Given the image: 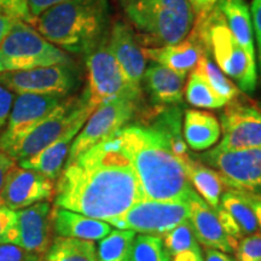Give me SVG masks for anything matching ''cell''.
Instances as JSON below:
<instances>
[{
  "instance_id": "cell-27",
  "label": "cell",
  "mask_w": 261,
  "mask_h": 261,
  "mask_svg": "<svg viewBox=\"0 0 261 261\" xmlns=\"http://www.w3.org/2000/svg\"><path fill=\"white\" fill-rule=\"evenodd\" d=\"M137 232L132 230H112L102 238L97 248L98 261H129Z\"/></svg>"
},
{
  "instance_id": "cell-3",
  "label": "cell",
  "mask_w": 261,
  "mask_h": 261,
  "mask_svg": "<svg viewBox=\"0 0 261 261\" xmlns=\"http://www.w3.org/2000/svg\"><path fill=\"white\" fill-rule=\"evenodd\" d=\"M109 0H67L33 21L32 25L61 50L87 55L109 33Z\"/></svg>"
},
{
  "instance_id": "cell-43",
  "label": "cell",
  "mask_w": 261,
  "mask_h": 261,
  "mask_svg": "<svg viewBox=\"0 0 261 261\" xmlns=\"http://www.w3.org/2000/svg\"><path fill=\"white\" fill-rule=\"evenodd\" d=\"M217 2L218 0H189L192 11H194V14L196 12L198 17L210 12L214 8V5L217 4Z\"/></svg>"
},
{
  "instance_id": "cell-30",
  "label": "cell",
  "mask_w": 261,
  "mask_h": 261,
  "mask_svg": "<svg viewBox=\"0 0 261 261\" xmlns=\"http://www.w3.org/2000/svg\"><path fill=\"white\" fill-rule=\"evenodd\" d=\"M195 69L203 75L205 80L210 83L212 89L220 97H223L227 103L242 94L240 89L220 70V68L211 60L210 55H207L205 52H203Z\"/></svg>"
},
{
  "instance_id": "cell-12",
  "label": "cell",
  "mask_w": 261,
  "mask_h": 261,
  "mask_svg": "<svg viewBox=\"0 0 261 261\" xmlns=\"http://www.w3.org/2000/svg\"><path fill=\"white\" fill-rule=\"evenodd\" d=\"M220 151L261 146V102L243 94L225 106L220 115Z\"/></svg>"
},
{
  "instance_id": "cell-24",
  "label": "cell",
  "mask_w": 261,
  "mask_h": 261,
  "mask_svg": "<svg viewBox=\"0 0 261 261\" xmlns=\"http://www.w3.org/2000/svg\"><path fill=\"white\" fill-rule=\"evenodd\" d=\"M181 163L194 190L215 210L220 203L224 188H226L221 175L213 168L196 160L192 155L181 160Z\"/></svg>"
},
{
  "instance_id": "cell-22",
  "label": "cell",
  "mask_w": 261,
  "mask_h": 261,
  "mask_svg": "<svg viewBox=\"0 0 261 261\" xmlns=\"http://www.w3.org/2000/svg\"><path fill=\"white\" fill-rule=\"evenodd\" d=\"M185 77L152 62L146 67L142 84L156 106H177L184 98Z\"/></svg>"
},
{
  "instance_id": "cell-46",
  "label": "cell",
  "mask_w": 261,
  "mask_h": 261,
  "mask_svg": "<svg viewBox=\"0 0 261 261\" xmlns=\"http://www.w3.org/2000/svg\"><path fill=\"white\" fill-rule=\"evenodd\" d=\"M14 22H15L14 18L9 17V16H6L0 12V44H2V41L4 40L6 34L10 32V29H11Z\"/></svg>"
},
{
  "instance_id": "cell-45",
  "label": "cell",
  "mask_w": 261,
  "mask_h": 261,
  "mask_svg": "<svg viewBox=\"0 0 261 261\" xmlns=\"http://www.w3.org/2000/svg\"><path fill=\"white\" fill-rule=\"evenodd\" d=\"M171 261H203V255H202V252L187 250V252H181L173 255Z\"/></svg>"
},
{
  "instance_id": "cell-39",
  "label": "cell",
  "mask_w": 261,
  "mask_h": 261,
  "mask_svg": "<svg viewBox=\"0 0 261 261\" xmlns=\"http://www.w3.org/2000/svg\"><path fill=\"white\" fill-rule=\"evenodd\" d=\"M67 2V0H28L29 14L32 17V23L35 18L39 17L42 12L47 11L48 9L54 8L58 4Z\"/></svg>"
},
{
  "instance_id": "cell-21",
  "label": "cell",
  "mask_w": 261,
  "mask_h": 261,
  "mask_svg": "<svg viewBox=\"0 0 261 261\" xmlns=\"http://www.w3.org/2000/svg\"><path fill=\"white\" fill-rule=\"evenodd\" d=\"M51 226L56 237L74 240L100 241L113 230L106 221L93 219L76 212L54 207L51 211Z\"/></svg>"
},
{
  "instance_id": "cell-4",
  "label": "cell",
  "mask_w": 261,
  "mask_h": 261,
  "mask_svg": "<svg viewBox=\"0 0 261 261\" xmlns=\"http://www.w3.org/2000/svg\"><path fill=\"white\" fill-rule=\"evenodd\" d=\"M121 6L150 47L177 44L194 27L195 14L189 0H121Z\"/></svg>"
},
{
  "instance_id": "cell-14",
  "label": "cell",
  "mask_w": 261,
  "mask_h": 261,
  "mask_svg": "<svg viewBox=\"0 0 261 261\" xmlns=\"http://www.w3.org/2000/svg\"><path fill=\"white\" fill-rule=\"evenodd\" d=\"M51 204L39 202L15 211V220L3 237V243L15 244L42 256L50 247Z\"/></svg>"
},
{
  "instance_id": "cell-1",
  "label": "cell",
  "mask_w": 261,
  "mask_h": 261,
  "mask_svg": "<svg viewBox=\"0 0 261 261\" xmlns=\"http://www.w3.org/2000/svg\"><path fill=\"white\" fill-rule=\"evenodd\" d=\"M144 200L135 168L110 137L65 163L55 181V207L106 223Z\"/></svg>"
},
{
  "instance_id": "cell-38",
  "label": "cell",
  "mask_w": 261,
  "mask_h": 261,
  "mask_svg": "<svg viewBox=\"0 0 261 261\" xmlns=\"http://www.w3.org/2000/svg\"><path fill=\"white\" fill-rule=\"evenodd\" d=\"M249 10L250 16H252L253 32L256 40L257 62H259V69L261 71V0H253Z\"/></svg>"
},
{
  "instance_id": "cell-20",
  "label": "cell",
  "mask_w": 261,
  "mask_h": 261,
  "mask_svg": "<svg viewBox=\"0 0 261 261\" xmlns=\"http://www.w3.org/2000/svg\"><path fill=\"white\" fill-rule=\"evenodd\" d=\"M143 50L149 60L165 65L182 77H187L189 71L195 69L204 52L201 41L194 32H190L184 40L177 44L160 47H144Z\"/></svg>"
},
{
  "instance_id": "cell-16",
  "label": "cell",
  "mask_w": 261,
  "mask_h": 261,
  "mask_svg": "<svg viewBox=\"0 0 261 261\" xmlns=\"http://www.w3.org/2000/svg\"><path fill=\"white\" fill-rule=\"evenodd\" d=\"M55 196V181L41 173L14 166L6 175L0 190V204L12 211L51 200Z\"/></svg>"
},
{
  "instance_id": "cell-15",
  "label": "cell",
  "mask_w": 261,
  "mask_h": 261,
  "mask_svg": "<svg viewBox=\"0 0 261 261\" xmlns=\"http://www.w3.org/2000/svg\"><path fill=\"white\" fill-rule=\"evenodd\" d=\"M67 97L22 93L15 97L8 123L0 133V151L17 144Z\"/></svg>"
},
{
  "instance_id": "cell-36",
  "label": "cell",
  "mask_w": 261,
  "mask_h": 261,
  "mask_svg": "<svg viewBox=\"0 0 261 261\" xmlns=\"http://www.w3.org/2000/svg\"><path fill=\"white\" fill-rule=\"evenodd\" d=\"M16 93L9 90L8 87L0 84V133L5 128L8 123L10 113H11L12 106H14Z\"/></svg>"
},
{
  "instance_id": "cell-34",
  "label": "cell",
  "mask_w": 261,
  "mask_h": 261,
  "mask_svg": "<svg viewBox=\"0 0 261 261\" xmlns=\"http://www.w3.org/2000/svg\"><path fill=\"white\" fill-rule=\"evenodd\" d=\"M0 12L14 19H21L32 24L28 0H0Z\"/></svg>"
},
{
  "instance_id": "cell-7",
  "label": "cell",
  "mask_w": 261,
  "mask_h": 261,
  "mask_svg": "<svg viewBox=\"0 0 261 261\" xmlns=\"http://www.w3.org/2000/svg\"><path fill=\"white\" fill-rule=\"evenodd\" d=\"M96 108L91 103L87 89H85L79 97H67L23 139L9 149L6 154L11 156L16 162L38 154L60 138L77 120L89 117Z\"/></svg>"
},
{
  "instance_id": "cell-18",
  "label": "cell",
  "mask_w": 261,
  "mask_h": 261,
  "mask_svg": "<svg viewBox=\"0 0 261 261\" xmlns=\"http://www.w3.org/2000/svg\"><path fill=\"white\" fill-rule=\"evenodd\" d=\"M108 44L130 81L142 87L143 75L146 69V56L144 50L139 46L132 28L125 22L116 21L109 29Z\"/></svg>"
},
{
  "instance_id": "cell-26",
  "label": "cell",
  "mask_w": 261,
  "mask_h": 261,
  "mask_svg": "<svg viewBox=\"0 0 261 261\" xmlns=\"http://www.w3.org/2000/svg\"><path fill=\"white\" fill-rule=\"evenodd\" d=\"M41 261H98L97 248L91 241L56 237Z\"/></svg>"
},
{
  "instance_id": "cell-37",
  "label": "cell",
  "mask_w": 261,
  "mask_h": 261,
  "mask_svg": "<svg viewBox=\"0 0 261 261\" xmlns=\"http://www.w3.org/2000/svg\"><path fill=\"white\" fill-rule=\"evenodd\" d=\"M214 212L215 214H217L218 219H219L224 231L228 234V236L234 238V240L237 241H240L241 238L244 236L242 230H241V227L238 226V224L234 221L233 218L231 217L230 213L225 211L220 204L215 208Z\"/></svg>"
},
{
  "instance_id": "cell-13",
  "label": "cell",
  "mask_w": 261,
  "mask_h": 261,
  "mask_svg": "<svg viewBox=\"0 0 261 261\" xmlns=\"http://www.w3.org/2000/svg\"><path fill=\"white\" fill-rule=\"evenodd\" d=\"M79 71L71 63L0 74V84L16 94L69 97L79 87Z\"/></svg>"
},
{
  "instance_id": "cell-25",
  "label": "cell",
  "mask_w": 261,
  "mask_h": 261,
  "mask_svg": "<svg viewBox=\"0 0 261 261\" xmlns=\"http://www.w3.org/2000/svg\"><path fill=\"white\" fill-rule=\"evenodd\" d=\"M238 44L256 58L250 10L244 0H218L217 4Z\"/></svg>"
},
{
  "instance_id": "cell-32",
  "label": "cell",
  "mask_w": 261,
  "mask_h": 261,
  "mask_svg": "<svg viewBox=\"0 0 261 261\" xmlns=\"http://www.w3.org/2000/svg\"><path fill=\"white\" fill-rule=\"evenodd\" d=\"M169 256L161 236L142 233L133 241L129 261H169Z\"/></svg>"
},
{
  "instance_id": "cell-17",
  "label": "cell",
  "mask_w": 261,
  "mask_h": 261,
  "mask_svg": "<svg viewBox=\"0 0 261 261\" xmlns=\"http://www.w3.org/2000/svg\"><path fill=\"white\" fill-rule=\"evenodd\" d=\"M189 202L190 214L188 220L194 228L198 243L225 253L234 252L238 241L225 232L213 208L196 191L190 196Z\"/></svg>"
},
{
  "instance_id": "cell-41",
  "label": "cell",
  "mask_w": 261,
  "mask_h": 261,
  "mask_svg": "<svg viewBox=\"0 0 261 261\" xmlns=\"http://www.w3.org/2000/svg\"><path fill=\"white\" fill-rule=\"evenodd\" d=\"M240 194L242 195V197L248 202V204L250 205L254 214H255L257 223L261 228V195L252 194V192H244L240 191Z\"/></svg>"
},
{
  "instance_id": "cell-35",
  "label": "cell",
  "mask_w": 261,
  "mask_h": 261,
  "mask_svg": "<svg viewBox=\"0 0 261 261\" xmlns=\"http://www.w3.org/2000/svg\"><path fill=\"white\" fill-rule=\"evenodd\" d=\"M41 257L15 244H0V261H41Z\"/></svg>"
},
{
  "instance_id": "cell-19",
  "label": "cell",
  "mask_w": 261,
  "mask_h": 261,
  "mask_svg": "<svg viewBox=\"0 0 261 261\" xmlns=\"http://www.w3.org/2000/svg\"><path fill=\"white\" fill-rule=\"evenodd\" d=\"M89 117H83V119L77 120L54 143H51L44 150L31 156V158L19 160L17 161V165L22 168L41 173L45 177L56 181L58 175L61 174L62 169L65 166V162H67L75 137L83 128Z\"/></svg>"
},
{
  "instance_id": "cell-6",
  "label": "cell",
  "mask_w": 261,
  "mask_h": 261,
  "mask_svg": "<svg viewBox=\"0 0 261 261\" xmlns=\"http://www.w3.org/2000/svg\"><path fill=\"white\" fill-rule=\"evenodd\" d=\"M65 63H71L67 52L21 19H15L0 44V74Z\"/></svg>"
},
{
  "instance_id": "cell-28",
  "label": "cell",
  "mask_w": 261,
  "mask_h": 261,
  "mask_svg": "<svg viewBox=\"0 0 261 261\" xmlns=\"http://www.w3.org/2000/svg\"><path fill=\"white\" fill-rule=\"evenodd\" d=\"M184 93L190 106L201 109H220L227 104L223 97L212 89L203 75L196 69L192 70L189 76Z\"/></svg>"
},
{
  "instance_id": "cell-33",
  "label": "cell",
  "mask_w": 261,
  "mask_h": 261,
  "mask_svg": "<svg viewBox=\"0 0 261 261\" xmlns=\"http://www.w3.org/2000/svg\"><path fill=\"white\" fill-rule=\"evenodd\" d=\"M234 252L238 261H261V231L243 236Z\"/></svg>"
},
{
  "instance_id": "cell-23",
  "label": "cell",
  "mask_w": 261,
  "mask_h": 261,
  "mask_svg": "<svg viewBox=\"0 0 261 261\" xmlns=\"http://www.w3.org/2000/svg\"><path fill=\"white\" fill-rule=\"evenodd\" d=\"M182 137L194 151H204L217 144L221 137L219 120L213 114L190 109L185 112Z\"/></svg>"
},
{
  "instance_id": "cell-2",
  "label": "cell",
  "mask_w": 261,
  "mask_h": 261,
  "mask_svg": "<svg viewBox=\"0 0 261 261\" xmlns=\"http://www.w3.org/2000/svg\"><path fill=\"white\" fill-rule=\"evenodd\" d=\"M130 162L148 200H187L195 190L169 140L151 126H125L110 137Z\"/></svg>"
},
{
  "instance_id": "cell-42",
  "label": "cell",
  "mask_w": 261,
  "mask_h": 261,
  "mask_svg": "<svg viewBox=\"0 0 261 261\" xmlns=\"http://www.w3.org/2000/svg\"><path fill=\"white\" fill-rule=\"evenodd\" d=\"M16 165H17V162L11 156H9L6 152L0 151V190H2L3 185H4L6 175H8L10 169Z\"/></svg>"
},
{
  "instance_id": "cell-9",
  "label": "cell",
  "mask_w": 261,
  "mask_h": 261,
  "mask_svg": "<svg viewBox=\"0 0 261 261\" xmlns=\"http://www.w3.org/2000/svg\"><path fill=\"white\" fill-rule=\"evenodd\" d=\"M190 197L187 200L140 201L108 224L121 230H132L143 234L163 236L182 221L189 219Z\"/></svg>"
},
{
  "instance_id": "cell-5",
  "label": "cell",
  "mask_w": 261,
  "mask_h": 261,
  "mask_svg": "<svg viewBox=\"0 0 261 261\" xmlns=\"http://www.w3.org/2000/svg\"><path fill=\"white\" fill-rule=\"evenodd\" d=\"M194 33L201 41L203 51L214 58L220 70L236 81L237 87L246 93L256 89V58L250 56L238 44L217 5L198 17Z\"/></svg>"
},
{
  "instance_id": "cell-10",
  "label": "cell",
  "mask_w": 261,
  "mask_h": 261,
  "mask_svg": "<svg viewBox=\"0 0 261 261\" xmlns=\"http://www.w3.org/2000/svg\"><path fill=\"white\" fill-rule=\"evenodd\" d=\"M137 106L138 100L125 97L113 98L100 103L75 137L67 162L74 161L87 150L123 128L135 116Z\"/></svg>"
},
{
  "instance_id": "cell-11",
  "label": "cell",
  "mask_w": 261,
  "mask_h": 261,
  "mask_svg": "<svg viewBox=\"0 0 261 261\" xmlns=\"http://www.w3.org/2000/svg\"><path fill=\"white\" fill-rule=\"evenodd\" d=\"M196 160L219 173L226 188L261 195V146L231 151L213 148Z\"/></svg>"
},
{
  "instance_id": "cell-31",
  "label": "cell",
  "mask_w": 261,
  "mask_h": 261,
  "mask_svg": "<svg viewBox=\"0 0 261 261\" xmlns=\"http://www.w3.org/2000/svg\"><path fill=\"white\" fill-rule=\"evenodd\" d=\"M163 244L171 256L175 254L192 250V252H202L201 244L198 243L191 224L185 220L173 227L171 231L162 236Z\"/></svg>"
},
{
  "instance_id": "cell-29",
  "label": "cell",
  "mask_w": 261,
  "mask_h": 261,
  "mask_svg": "<svg viewBox=\"0 0 261 261\" xmlns=\"http://www.w3.org/2000/svg\"><path fill=\"white\" fill-rule=\"evenodd\" d=\"M219 204L230 213L241 227L244 236L260 230L255 214L238 190L227 188V190H225L221 195Z\"/></svg>"
},
{
  "instance_id": "cell-44",
  "label": "cell",
  "mask_w": 261,
  "mask_h": 261,
  "mask_svg": "<svg viewBox=\"0 0 261 261\" xmlns=\"http://www.w3.org/2000/svg\"><path fill=\"white\" fill-rule=\"evenodd\" d=\"M203 261H237L234 260L228 253L221 252L218 249H211V248H205V256Z\"/></svg>"
},
{
  "instance_id": "cell-8",
  "label": "cell",
  "mask_w": 261,
  "mask_h": 261,
  "mask_svg": "<svg viewBox=\"0 0 261 261\" xmlns=\"http://www.w3.org/2000/svg\"><path fill=\"white\" fill-rule=\"evenodd\" d=\"M108 34L92 51L85 55L89 75L86 89L91 103L98 107L106 100L119 97L139 100L142 87L130 81L117 62L108 44Z\"/></svg>"
},
{
  "instance_id": "cell-40",
  "label": "cell",
  "mask_w": 261,
  "mask_h": 261,
  "mask_svg": "<svg viewBox=\"0 0 261 261\" xmlns=\"http://www.w3.org/2000/svg\"><path fill=\"white\" fill-rule=\"evenodd\" d=\"M15 220V211L5 207L4 204H0V244H2L3 237L11 226Z\"/></svg>"
}]
</instances>
